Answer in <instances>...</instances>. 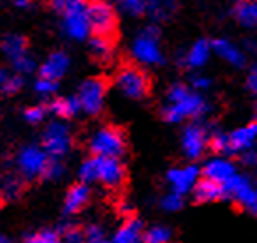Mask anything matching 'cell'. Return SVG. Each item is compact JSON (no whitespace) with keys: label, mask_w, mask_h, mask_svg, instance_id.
<instances>
[{"label":"cell","mask_w":257,"mask_h":243,"mask_svg":"<svg viewBox=\"0 0 257 243\" xmlns=\"http://www.w3.org/2000/svg\"><path fill=\"white\" fill-rule=\"evenodd\" d=\"M211 86V79L204 74H196L192 78V88L196 90H208Z\"/></svg>","instance_id":"obj_42"},{"label":"cell","mask_w":257,"mask_h":243,"mask_svg":"<svg viewBox=\"0 0 257 243\" xmlns=\"http://www.w3.org/2000/svg\"><path fill=\"white\" fill-rule=\"evenodd\" d=\"M50 111L58 118H72L81 111L78 97H58L50 102Z\"/></svg>","instance_id":"obj_23"},{"label":"cell","mask_w":257,"mask_h":243,"mask_svg":"<svg viewBox=\"0 0 257 243\" xmlns=\"http://www.w3.org/2000/svg\"><path fill=\"white\" fill-rule=\"evenodd\" d=\"M255 192H257V185H255Z\"/></svg>","instance_id":"obj_48"},{"label":"cell","mask_w":257,"mask_h":243,"mask_svg":"<svg viewBox=\"0 0 257 243\" xmlns=\"http://www.w3.org/2000/svg\"><path fill=\"white\" fill-rule=\"evenodd\" d=\"M116 86L128 99H143L150 90V81L141 69L128 65V67L120 69L116 76Z\"/></svg>","instance_id":"obj_8"},{"label":"cell","mask_w":257,"mask_h":243,"mask_svg":"<svg viewBox=\"0 0 257 243\" xmlns=\"http://www.w3.org/2000/svg\"><path fill=\"white\" fill-rule=\"evenodd\" d=\"M86 13H88L90 32H93V36L113 37V34L116 32V13L109 2L90 0L86 2Z\"/></svg>","instance_id":"obj_4"},{"label":"cell","mask_w":257,"mask_h":243,"mask_svg":"<svg viewBox=\"0 0 257 243\" xmlns=\"http://www.w3.org/2000/svg\"><path fill=\"white\" fill-rule=\"evenodd\" d=\"M58 90V81H55V79H46V78H39L36 81V92L39 93V95H53L55 92Z\"/></svg>","instance_id":"obj_37"},{"label":"cell","mask_w":257,"mask_h":243,"mask_svg":"<svg viewBox=\"0 0 257 243\" xmlns=\"http://www.w3.org/2000/svg\"><path fill=\"white\" fill-rule=\"evenodd\" d=\"M210 51H211V44L204 39H199L197 43H194V46L187 51L185 55V65L192 69H199L210 58Z\"/></svg>","instance_id":"obj_22"},{"label":"cell","mask_w":257,"mask_h":243,"mask_svg":"<svg viewBox=\"0 0 257 243\" xmlns=\"http://www.w3.org/2000/svg\"><path fill=\"white\" fill-rule=\"evenodd\" d=\"M50 161V155L44 152V148L39 147H25L18 154V168L25 178H43V173L46 169V164Z\"/></svg>","instance_id":"obj_11"},{"label":"cell","mask_w":257,"mask_h":243,"mask_svg":"<svg viewBox=\"0 0 257 243\" xmlns=\"http://www.w3.org/2000/svg\"><path fill=\"white\" fill-rule=\"evenodd\" d=\"M208 140H210V134H208L206 127L203 124H199V122L189 124L182 134L183 154L189 159H199L206 150Z\"/></svg>","instance_id":"obj_12"},{"label":"cell","mask_w":257,"mask_h":243,"mask_svg":"<svg viewBox=\"0 0 257 243\" xmlns=\"http://www.w3.org/2000/svg\"><path fill=\"white\" fill-rule=\"evenodd\" d=\"M234 18L245 27L257 25V0H238L232 9Z\"/></svg>","instance_id":"obj_24"},{"label":"cell","mask_w":257,"mask_h":243,"mask_svg":"<svg viewBox=\"0 0 257 243\" xmlns=\"http://www.w3.org/2000/svg\"><path fill=\"white\" fill-rule=\"evenodd\" d=\"M107 85L104 79L100 78H90L85 83H81L78 92V100L81 111L86 114H99L104 107V100H106Z\"/></svg>","instance_id":"obj_7"},{"label":"cell","mask_w":257,"mask_h":243,"mask_svg":"<svg viewBox=\"0 0 257 243\" xmlns=\"http://www.w3.org/2000/svg\"><path fill=\"white\" fill-rule=\"evenodd\" d=\"M13 4L18 9H29L30 4H32V0H13Z\"/></svg>","instance_id":"obj_44"},{"label":"cell","mask_w":257,"mask_h":243,"mask_svg":"<svg viewBox=\"0 0 257 243\" xmlns=\"http://www.w3.org/2000/svg\"><path fill=\"white\" fill-rule=\"evenodd\" d=\"M27 46L29 44H27V39L23 36H20V34H9L0 43V53L4 55L9 62H15L20 57L29 53Z\"/></svg>","instance_id":"obj_21"},{"label":"cell","mask_w":257,"mask_h":243,"mask_svg":"<svg viewBox=\"0 0 257 243\" xmlns=\"http://www.w3.org/2000/svg\"><path fill=\"white\" fill-rule=\"evenodd\" d=\"M203 175L204 178H210L213 182H218L224 185L227 180H231L236 175V166L229 159H211V161H208L204 164Z\"/></svg>","instance_id":"obj_16"},{"label":"cell","mask_w":257,"mask_h":243,"mask_svg":"<svg viewBox=\"0 0 257 243\" xmlns=\"http://www.w3.org/2000/svg\"><path fill=\"white\" fill-rule=\"evenodd\" d=\"M0 203H2V194H0Z\"/></svg>","instance_id":"obj_47"},{"label":"cell","mask_w":257,"mask_h":243,"mask_svg":"<svg viewBox=\"0 0 257 243\" xmlns=\"http://www.w3.org/2000/svg\"><path fill=\"white\" fill-rule=\"evenodd\" d=\"M171 239V231L164 225H155L145 232L143 243H168Z\"/></svg>","instance_id":"obj_29"},{"label":"cell","mask_w":257,"mask_h":243,"mask_svg":"<svg viewBox=\"0 0 257 243\" xmlns=\"http://www.w3.org/2000/svg\"><path fill=\"white\" fill-rule=\"evenodd\" d=\"M23 190V182L18 176H6L2 180V187H0V194L6 199H16Z\"/></svg>","instance_id":"obj_27"},{"label":"cell","mask_w":257,"mask_h":243,"mask_svg":"<svg viewBox=\"0 0 257 243\" xmlns=\"http://www.w3.org/2000/svg\"><path fill=\"white\" fill-rule=\"evenodd\" d=\"M64 175V166H62L60 159H51L48 161L46 164V169L43 173V178L44 180H57Z\"/></svg>","instance_id":"obj_36"},{"label":"cell","mask_w":257,"mask_h":243,"mask_svg":"<svg viewBox=\"0 0 257 243\" xmlns=\"http://www.w3.org/2000/svg\"><path fill=\"white\" fill-rule=\"evenodd\" d=\"M133 57L143 65H157L164 62L161 44H159V29L147 27L133 43Z\"/></svg>","instance_id":"obj_5"},{"label":"cell","mask_w":257,"mask_h":243,"mask_svg":"<svg viewBox=\"0 0 257 243\" xmlns=\"http://www.w3.org/2000/svg\"><path fill=\"white\" fill-rule=\"evenodd\" d=\"M211 48H213L215 53H217L222 60L227 62V64L234 65V67H243V65H245V55H243V51L239 50L236 44H232L231 41L215 39L213 43H211Z\"/></svg>","instance_id":"obj_20"},{"label":"cell","mask_w":257,"mask_h":243,"mask_svg":"<svg viewBox=\"0 0 257 243\" xmlns=\"http://www.w3.org/2000/svg\"><path fill=\"white\" fill-rule=\"evenodd\" d=\"M79 178L83 183L100 182L106 187H120L125 180V168L120 159L93 155L79 166Z\"/></svg>","instance_id":"obj_2"},{"label":"cell","mask_w":257,"mask_h":243,"mask_svg":"<svg viewBox=\"0 0 257 243\" xmlns=\"http://www.w3.org/2000/svg\"><path fill=\"white\" fill-rule=\"evenodd\" d=\"M161 206L164 208L166 211H176V210H180V208L183 206V197H182V194L173 192V190H171V192L166 194V196L162 197Z\"/></svg>","instance_id":"obj_35"},{"label":"cell","mask_w":257,"mask_h":243,"mask_svg":"<svg viewBox=\"0 0 257 243\" xmlns=\"http://www.w3.org/2000/svg\"><path fill=\"white\" fill-rule=\"evenodd\" d=\"M118 6L127 15H133V16H140L143 13H147V2L145 0H118Z\"/></svg>","instance_id":"obj_32"},{"label":"cell","mask_w":257,"mask_h":243,"mask_svg":"<svg viewBox=\"0 0 257 243\" xmlns=\"http://www.w3.org/2000/svg\"><path fill=\"white\" fill-rule=\"evenodd\" d=\"M197 180H199V168H196L192 164L182 166V168H173L168 173V183L171 185V190L182 194V196L194 189Z\"/></svg>","instance_id":"obj_13"},{"label":"cell","mask_w":257,"mask_h":243,"mask_svg":"<svg viewBox=\"0 0 257 243\" xmlns=\"http://www.w3.org/2000/svg\"><path fill=\"white\" fill-rule=\"evenodd\" d=\"M25 243H64L60 238V234L50 229H44V231L32 232L30 236H27Z\"/></svg>","instance_id":"obj_31"},{"label":"cell","mask_w":257,"mask_h":243,"mask_svg":"<svg viewBox=\"0 0 257 243\" xmlns=\"http://www.w3.org/2000/svg\"><path fill=\"white\" fill-rule=\"evenodd\" d=\"M72 145L71 131L62 122H51L44 129L43 148L51 159H62L69 154Z\"/></svg>","instance_id":"obj_6"},{"label":"cell","mask_w":257,"mask_h":243,"mask_svg":"<svg viewBox=\"0 0 257 243\" xmlns=\"http://www.w3.org/2000/svg\"><path fill=\"white\" fill-rule=\"evenodd\" d=\"M8 243H9V241H8Z\"/></svg>","instance_id":"obj_49"},{"label":"cell","mask_w":257,"mask_h":243,"mask_svg":"<svg viewBox=\"0 0 257 243\" xmlns=\"http://www.w3.org/2000/svg\"><path fill=\"white\" fill-rule=\"evenodd\" d=\"M23 114H25V120L29 124H41L44 120V116H46V109L43 106H30L27 107Z\"/></svg>","instance_id":"obj_39"},{"label":"cell","mask_w":257,"mask_h":243,"mask_svg":"<svg viewBox=\"0 0 257 243\" xmlns=\"http://www.w3.org/2000/svg\"><path fill=\"white\" fill-rule=\"evenodd\" d=\"M90 199V189L86 187V183H78V185H72L67 190L64 199V213L65 215H74L79 210L86 206Z\"/></svg>","instance_id":"obj_19"},{"label":"cell","mask_w":257,"mask_h":243,"mask_svg":"<svg viewBox=\"0 0 257 243\" xmlns=\"http://www.w3.org/2000/svg\"><path fill=\"white\" fill-rule=\"evenodd\" d=\"M143 222L136 217H128L116 229L109 243H143Z\"/></svg>","instance_id":"obj_18"},{"label":"cell","mask_w":257,"mask_h":243,"mask_svg":"<svg viewBox=\"0 0 257 243\" xmlns=\"http://www.w3.org/2000/svg\"><path fill=\"white\" fill-rule=\"evenodd\" d=\"M58 234L64 243H85V231H81L72 224H65Z\"/></svg>","instance_id":"obj_30"},{"label":"cell","mask_w":257,"mask_h":243,"mask_svg":"<svg viewBox=\"0 0 257 243\" xmlns=\"http://www.w3.org/2000/svg\"><path fill=\"white\" fill-rule=\"evenodd\" d=\"M69 69V57L64 51H55L50 57L44 60V64L39 67V78H46V79H58L67 72Z\"/></svg>","instance_id":"obj_17"},{"label":"cell","mask_w":257,"mask_h":243,"mask_svg":"<svg viewBox=\"0 0 257 243\" xmlns=\"http://www.w3.org/2000/svg\"><path fill=\"white\" fill-rule=\"evenodd\" d=\"M147 13L154 20H166L176 11V0H145Z\"/></svg>","instance_id":"obj_26"},{"label":"cell","mask_w":257,"mask_h":243,"mask_svg":"<svg viewBox=\"0 0 257 243\" xmlns=\"http://www.w3.org/2000/svg\"><path fill=\"white\" fill-rule=\"evenodd\" d=\"M6 78H8V72H6V71H4V69L0 67V88H2V85H4Z\"/></svg>","instance_id":"obj_45"},{"label":"cell","mask_w":257,"mask_h":243,"mask_svg":"<svg viewBox=\"0 0 257 243\" xmlns=\"http://www.w3.org/2000/svg\"><path fill=\"white\" fill-rule=\"evenodd\" d=\"M64 20L62 25L64 30L71 39L83 41L90 34V22H88V13H86V0L79 2V4L72 6L71 9L64 13Z\"/></svg>","instance_id":"obj_10"},{"label":"cell","mask_w":257,"mask_h":243,"mask_svg":"<svg viewBox=\"0 0 257 243\" xmlns=\"http://www.w3.org/2000/svg\"><path fill=\"white\" fill-rule=\"evenodd\" d=\"M79 2H83V0H50V6L55 9L57 13H60V15H64L67 9H71L72 6L79 4Z\"/></svg>","instance_id":"obj_40"},{"label":"cell","mask_w":257,"mask_h":243,"mask_svg":"<svg viewBox=\"0 0 257 243\" xmlns=\"http://www.w3.org/2000/svg\"><path fill=\"white\" fill-rule=\"evenodd\" d=\"M206 111L208 102L199 93L182 83H176L168 92V104L162 109V116L171 124H180L187 118L204 116Z\"/></svg>","instance_id":"obj_1"},{"label":"cell","mask_w":257,"mask_h":243,"mask_svg":"<svg viewBox=\"0 0 257 243\" xmlns=\"http://www.w3.org/2000/svg\"><path fill=\"white\" fill-rule=\"evenodd\" d=\"M246 88L250 90L252 95L257 97V64L252 65V69L248 71V76H246Z\"/></svg>","instance_id":"obj_41"},{"label":"cell","mask_w":257,"mask_h":243,"mask_svg":"<svg viewBox=\"0 0 257 243\" xmlns=\"http://www.w3.org/2000/svg\"><path fill=\"white\" fill-rule=\"evenodd\" d=\"M85 243H109L104 234V229L99 225H90L85 231Z\"/></svg>","instance_id":"obj_38"},{"label":"cell","mask_w":257,"mask_h":243,"mask_svg":"<svg viewBox=\"0 0 257 243\" xmlns=\"http://www.w3.org/2000/svg\"><path fill=\"white\" fill-rule=\"evenodd\" d=\"M13 69H15L18 74H30V72L36 69V60H34L32 55H23V57H20L18 60L11 62Z\"/></svg>","instance_id":"obj_33"},{"label":"cell","mask_w":257,"mask_h":243,"mask_svg":"<svg viewBox=\"0 0 257 243\" xmlns=\"http://www.w3.org/2000/svg\"><path fill=\"white\" fill-rule=\"evenodd\" d=\"M208 147L215 152V154L220 155H231V150H229V134H224L220 131H215L213 134L208 140Z\"/></svg>","instance_id":"obj_28"},{"label":"cell","mask_w":257,"mask_h":243,"mask_svg":"<svg viewBox=\"0 0 257 243\" xmlns=\"http://www.w3.org/2000/svg\"><path fill=\"white\" fill-rule=\"evenodd\" d=\"M192 194L196 203H215V201H222L227 196L224 185L210 178L197 180V183L192 189Z\"/></svg>","instance_id":"obj_15"},{"label":"cell","mask_w":257,"mask_h":243,"mask_svg":"<svg viewBox=\"0 0 257 243\" xmlns=\"http://www.w3.org/2000/svg\"><path fill=\"white\" fill-rule=\"evenodd\" d=\"M257 140V120L252 124H246L243 127H238L229 134V150L232 154H243L250 150Z\"/></svg>","instance_id":"obj_14"},{"label":"cell","mask_w":257,"mask_h":243,"mask_svg":"<svg viewBox=\"0 0 257 243\" xmlns=\"http://www.w3.org/2000/svg\"><path fill=\"white\" fill-rule=\"evenodd\" d=\"M22 88H23L22 74H13V76L8 74V78H6L4 85H2V88L0 90H2L6 95H15V93H18Z\"/></svg>","instance_id":"obj_34"},{"label":"cell","mask_w":257,"mask_h":243,"mask_svg":"<svg viewBox=\"0 0 257 243\" xmlns=\"http://www.w3.org/2000/svg\"><path fill=\"white\" fill-rule=\"evenodd\" d=\"M125 136L118 127H100L90 138V152L99 157L120 159L125 154Z\"/></svg>","instance_id":"obj_3"},{"label":"cell","mask_w":257,"mask_h":243,"mask_svg":"<svg viewBox=\"0 0 257 243\" xmlns=\"http://www.w3.org/2000/svg\"><path fill=\"white\" fill-rule=\"evenodd\" d=\"M241 159H243V162H246V164H257V152H253L252 148H250V150L243 152Z\"/></svg>","instance_id":"obj_43"},{"label":"cell","mask_w":257,"mask_h":243,"mask_svg":"<svg viewBox=\"0 0 257 243\" xmlns=\"http://www.w3.org/2000/svg\"><path fill=\"white\" fill-rule=\"evenodd\" d=\"M224 189L225 194L231 196L243 210L250 211L252 215H257V192L246 176H241L236 173L231 180H227L224 183Z\"/></svg>","instance_id":"obj_9"},{"label":"cell","mask_w":257,"mask_h":243,"mask_svg":"<svg viewBox=\"0 0 257 243\" xmlns=\"http://www.w3.org/2000/svg\"><path fill=\"white\" fill-rule=\"evenodd\" d=\"M0 243H8V238H6V236L0 234Z\"/></svg>","instance_id":"obj_46"},{"label":"cell","mask_w":257,"mask_h":243,"mask_svg":"<svg viewBox=\"0 0 257 243\" xmlns=\"http://www.w3.org/2000/svg\"><path fill=\"white\" fill-rule=\"evenodd\" d=\"M90 51L100 62H107L113 57V37L93 36L90 39Z\"/></svg>","instance_id":"obj_25"}]
</instances>
